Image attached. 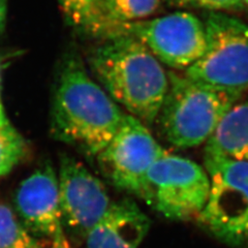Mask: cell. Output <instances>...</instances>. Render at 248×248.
I'll return each mask as SVG.
<instances>
[{
  "label": "cell",
  "instance_id": "cell-14",
  "mask_svg": "<svg viewBox=\"0 0 248 248\" xmlns=\"http://www.w3.org/2000/svg\"><path fill=\"white\" fill-rule=\"evenodd\" d=\"M0 248H46L44 241L23 226L17 214L0 202Z\"/></svg>",
  "mask_w": 248,
  "mask_h": 248
},
{
  "label": "cell",
  "instance_id": "cell-12",
  "mask_svg": "<svg viewBox=\"0 0 248 248\" xmlns=\"http://www.w3.org/2000/svg\"><path fill=\"white\" fill-rule=\"evenodd\" d=\"M205 151L248 162V98L232 106L224 115L207 141Z\"/></svg>",
  "mask_w": 248,
  "mask_h": 248
},
{
  "label": "cell",
  "instance_id": "cell-23",
  "mask_svg": "<svg viewBox=\"0 0 248 248\" xmlns=\"http://www.w3.org/2000/svg\"><path fill=\"white\" fill-rule=\"evenodd\" d=\"M180 1H182V2H185V0H180Z\"/></svg>",
  "mask_w": 248,
  "mask_h": 248
},
{
  "label": "cell",
  "instance_id": "cell-7",
  "mask_svg": "<svg viewBox=\"0 0 248 248\" xmlns=\"http://www.w3.org/2000/svg\"><path fill=\"white\" fill-rule=\"evenodd\" d=\"M102 35H125L143 43L160 63L187 69L206 49L204 23L195 15L177 12L150 20L108 24Z\"/></svg>",
  "mask_w": 248,
  "mask_h": 248
},
{
  "label": "cell",
  "instance_id": "cell-1",
  "mask_svg": "<svg viewBox=\"0 0 248 248\" xmlns=\"http://www.w3.org/2000/svg\"><path fill=\"white\" fill-rule=\"evenodd\" d=\"M124 114L93 81L76 54L62 60L51 108V136L87 157L97 154L117 133Z\"/></svg>",
  "mask_w": 248,
  "mask_h": 248
},
{
  "label": "cell",
  "instance_id": "cell-18",
  "mask_svg": "<svg viewBox=\"0 0 248 248\" xmlns=\"http://www.w3.org/2000/svg\"><path fill=\"white\" fill-rule=\"evenodd\" d=\"M50 248H74L72 243L69 242V240L67 239L61 223L58 226L55 234L51 238Z\"/></svg>",
  "mask_w": 248,
  "mask_h": 248
},
{
  "label": "cell",
  "instance_id": "cell-20",
  "mask_svg": "<svg viewBox=\"0 0 248 248\" xmlns=\"http://www.w3.org/2000/svg\"><path fill=\"white\" fill-rule=\"evenodd\" d=\"M10 121L9 119L6 118L4 110H3V107L1 104V97H0V127L6 125V124H9Z\"/></svg>",
  "mask_w": 248,
  "mask_h": 248
},
{
  "label": "cell",
  "instance_id": "cell-9",
  "mask_svg": "<svg viewBox=\"0 0 248 248\" xmlns=\"http://www.w3.org/2000/svg\"><path fill=\"white\" fill-rule=\"evenodd\" d=\"M57 178L62 228L77 239H85L112 204L106 186L67 154L59 158Z\"/></svg>",
  "mask_w": 248,
  "mask_h": 248
},
{
  "label": "cell",
  "instance_id": "cell-13",
  "mask_svg": "<svg viewBox=\"0 0 248 248\" xmlns=\"http://www.w3.org/2000/svg\"><path fill=\"white\" fill-rule=\"evenodd\" d=\"M161 0H103V27L99 35L108 24L144 21L157 12Z\"/></svg>",
  "mask_w": 248,
  "mask_h": 248
},
{
  "label": "cell",
  "instance_id": "cell-2",
  "mask_svg": "<svg viewBox=\"0 0 248 248\" xmlns=\"http://www.w3.org/2000/svg\"><path fill=\"white\" fill-rule=\"evenodd\" d=\"M89 64L102 88L144 124H153L169 87L160 61L134 37H108L91 52Z\"/></svg>",
  "mask_w": 248,
  "mask_h": 248
},
{
  "label": "cell",
  "instance_id": "cell-22",
  "mask_svg": "<svg viewBox=\"0 0 248 248\" xmlns=\"http://www.w3.org/2000/svg\"><path fill=\"white\" fill-rule=\"evenodd\" d=\"M0 84H1V65H0Z\"/></svg>",
  "mask_w": 248,
  "mask_h": 248
},
{
  "label": "cell",
  "instance_id": "cell-6",
  "mask_svg": "<svg viewBox=\"0 0 248 248\" xmlns=\"http://www.w3.org/2000/svg\"><path fill=\"white\" fill-rule=\"evenodd\" d=\"M209 190L203 168L166 151L147 173L141 198L169 219L187 220L203 211Z\"/></svg>",
  "mask_w": 248,
  "mask_h": 248
},
{
  "label": "cell",
  "instance_id": "cell-17",
  "mask_svg": "<svg viewBox=\"0 0 248 248\" xmlns=\"http://www.w3.org/2000/svg\"><path fill=\"white\" fill-rule=\"evenodd\" d=\"M185 2H191L215 11L242 10L244 7L241 0H185Z\"/></svg>",
  "mask_w": 248,
  "mask_h": 248
},
{
  "label": "cell",
  "instance_id": "cell-19",
  "mask_svg": "<svg viewBox=\"0 0 248 248\" xmlns=\"http://www.w3.org/2000/svg\"><path fill=\"white\" fill-rule=\"evenodd\" d=\"M6 21V0H0V33L2 32Z\"/></svg>",
  "mask_w": 248,
  "mask_h": 248
},
{
  "label": "cell",
  "instance_id": "cell-11",
  "mask_svg": "<svg viewBox=\"0 0 248 248\" xmlns=\"http://www.w3.org/2000/svg\"><path fill=\"white\" fill-rule=\"evenodd\" d=\"M150 220L135 201L112 202L107 212L85 237L87 248H139Z\"/></svg>",
  "mask_w": 248,
  "mask_h": 248
},
{
  "label": "cell",
  "instance_id": "cell-3",
  "mask_svg": "<svg viewBox=\"0 0 248 248\" xmlns=\"http://www.w3.org/2000/svg\"><path fill=\"white\" fill-rule=\"evenodd\" d=\"M168 77L169 87L157 119L167 141L179 148L208 141L224 115L241 97L204 86L173 72Z\"/></svg>",
  "mask_w": 248,
  "mask_h": 248
},
{
  "label": "cell",
  "instance_id": "cell-4",
  "mask_svg": "<svg viewBox=\"0 0 248 248\" xmlns=\"http://www.w3.org/2000/svg\"><path fill=\"white\" fill-rule=\"evenodd\" d=\"M203 23L205 52L185 76L204 86L242 95L248 89V25L213 12Z\"/></svg>",
  "mask_w": 248,
  "mask_h": 248
},
{
  "label": "cell",
  "instance_id": "cell-15",
  "mask_svg": "<svg viewBox=\"0 0 248 248\" xmlns=\"http://www.w3.org/2000/svg\"><path fill=\"white\" fill-rule=\"evenodd\" d=\"M66 18L74 25L99 34L103 27V0H58Z\"/></svg>",
  "mask_w": 248,
  "mask_h": 248
},
{
  "label": "cell",
  "instance_id": "cell-10",
  "mask_svg": "<svg viewBox=\"0 0 248 248\" xmlns=\"http://www.w3.org/2000/svg\"><path fill=\"white\" fill-rule=\"evenodd\" d=\"M18 218L36 238H52L61 223L56 170L49 161L18 185L14 195Z\"/></svg>",
  "mask_w": 248,
  "mask_h": 248
},
{
  "label": "cell",
  "instance_id": "cell-21",
  "mask_svg": "<svg viewBox=\"0 0 248 248\" xmlns=\"http://www.w3.org/2000/svg\"><path fill=\"white\" fill-rule=\"evenodd\" d=\"M242 3L248 7V0H241Z\"/></svg>",
  "mask_w": 248,
  "mask_h": 248
},
{
  "label": "cell",
  "instance_id": "cell-16",
  "mask_svg": "<svg viewBox=\"0 0 248 248\" xmlns=\"http://www.w3.org/2000/svg\"><path fill=\"white\" fill-rule=\"evenodd\" d=\"M27 144L11 123L0 127V177L11 170L24 159Z\"/></svg>",
  "mask_w": 248,
  "mask_h": 248
},
{
  "label": "cell",
  "instance_id": "cell-5",
  "mask_svg": "<svg viewBox=\"0 0 248 248\" xmlns=\"http://www.w3.org/2000/svg\"><path fill=\"white\" fill-rule=\"evenodd\" d=\"M210 190L198 220L230 244L248 238V162L205 151Z\"/></svg>",
  "mask_w": 248,
  "mask_h": 248
},
{
  "label": "cell",
  "instance_id": "cell-8",
  "mask_svg": "<svg viewBox=\"0 0 248 248\" xmlns=\"http://www.w3.org/2000/svg\"><path fill=\"white\" fill-rule=\"evenodd\" d=\"M165 153L145 124L125 114L96 159L100 172L113 186L141 198L147 173Z\"/></svg>",
  "mask_w": 248,
  "mask_h": 248
}]
</instances>
